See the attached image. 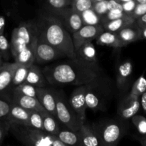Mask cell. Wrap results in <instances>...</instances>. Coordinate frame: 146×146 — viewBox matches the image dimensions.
<instances>
[{
    "instance_id": "1",
    "label": "cell",
    "mask_w": 146,
    "mask_h": 146,
    "mask_svg": "<svg viewBox=\"0 0 146 146\" xmlns=\"http://www.w3.org/2000/svg\"><path fill=\"white\" fill-rule=\"evenodd\" d=\"M48 84L51 85H86L100 73L98 65H93L78 58H67L45 66L42 70Z\"/></svg>"
},
{
    "instance_id": "2",
    "label": "cell",
    "mask_w": 146,
    "mask_h": 146,
    "mask_svg": "<svg viewBox=\"0 0 146 146\" xmlns=\"http://www.w3.org/2000/svg\"><path fill=\"white\" fill-rule=\"evenodd\" d=\"M38 28V36L55 47L63 56L76 58L72 37L58 17L54 16L44 17Z\"/></svg>"
},
{
    "instance_id": "3",
    "label": "cell",
    "mask_w": 146,
    "mask_h": 146,
    "mask_svg": "<svg viewBox=\"0 0 146 146\" xmlns=\"http://www.w3.org/2000/svg\"><path fill=\"white\" fill-rule=\"evenodd\" d=\"M10 132L19 142L27 146H66L56 135L31 125L12 123Z\"/></svg>"
},
{
    "instance_id": "4",
    "label": "cell",
    "mask_w": 146,
    "mask_h": 146,
    "mask_svg": "<svg viewBox=\"0 0 146 146\" xmlns=\"http://www.w3.org/2000/svg\"><path fill=\"white\" fill-rule=\"evenodd\" d=\"M111 84L106 78L101 76V72L94 80L86 84V102L87 108L93 111H102L106 106L111 96Z\"/></svg>"
},
{
    "instance_id": "5",
    "label": "cell",
    "mask_w": 146,
    "mask_h": 146,
    "mask_svg": "<svg viewBox=\"0 0 146 146\" xmlns=\"http://www.w3.org/2000/svg\"><path fill=\"white\" fill-rule=\"evenodd\" d=\"M38 28L35 21H24L14 29L11 33L10 50L13 57L26 47L38 40Z\"/></svg>"
},
{
    "instance_id": "6",
    "label": "cell",
    "mask_w": 146,
    "mask_h": 146,
    "mask_svg": "<svg viewBox=\"0 0 146 146\" xmlns=\"http://www.w3.org/2000/svg\"><path fill=\"white\" fill-rule=\"evenodd\" d=\"M55 95L56 100V118L58 121L68 129L78 131L84 122L78 118L63 91H55Z\"/></svg>"
},
{
    "instance_id": "7",
    "label": "cell",
    "mask_w": 146,
    "mask_h": 146,
    "mask_svg": "<svg viewBox=\"0 0 146 146\" xmlns=\"http://www.w3.org/2000/svg\"><path fill=\"white\" fill-rule=\"evenodd\" d=\"M102 145L112 146L118 143L125 132V126L118 121H107L102 126L96 128Z\"/></svg>"
},
{
    "instance_id": "8",
    "label": "cell",
    "mask_w": 146,
    "mask_h": 146,
    "mask_svg": "<svg viewBox=\"0 0 146 146\" xmlns=\"http://www.w3.org/2000/svg\"><path fill=\"white\" fill-rule=\"evenodd\" d=\"M104 31V28L101 24L86 25L84 24L78 31L73 33L72 40L74 48H77L82 44L87 42H91L96 39L98 36Z\"/></svg>"
},
{
    "instance_id": "9",
    "label": "cell",
    "mask_w": 146,
    "mask_h": 146,
    "mask_svg": "<svg viewBox=\"0 0 146 146\" xmlns=\"http://www.w3.org/2000/svg\"><path fill=\"white\" fill-rule=\"evenodd\" d=\"M63 57L64 56L55 47L48 44L38 36L36 47L35 62L38 64H44Z\"/></svg>"
},
{
    "instance_id": "10",
    "label": "cell",
    "mask_w": 146,
    "mask_h": 146,
    "mask_svg": "<svg viewBox=\"0 0 146 146\" xmlns=\"http://www.w3.org/2000/svg\"><path fill=\"white\" fill-rule=\"evenodd\" d=\"M86 85L79 86L72 92L70 96V104L76 113L78 118L84 122L86 119V111L88 108L86 102Z\"/></svg>"
},
{
    "instance_id": "11",
    "label": "cell",
    "mask_w": 146,
    "mask_h": 146,
    "mask_svg": "<svg viewBox=\"0 0 146 146\" xmlns=\"http://www.w3.org/2000/svg\"><path fill=\"white\" fill-rule=\"evenodd\" d=\"M141 108L140 97L128 95L120 102L118 108V113L123 120L131 119L136 115Z\"/></svg>"
},
{
    "instance_id": "12",
    "label": "cell",
    "mask_w": 146,
    "mask_h": 146,
    "mask_svg": "<svg viewBox=\"0 0 146 146\" xmlns=\"http://www.w3.org/2000/svg\"><path fill=\"white\" fill-rule=\"evenodd\" d=\"M58 14L63 19V20H61V19H60L61 20L66 29L68 30V32H71V34L78 31L80 28L84 26V23H83L80 13L73 9L72 7L71 8L66 7L58 11Z\"/></svg>"
},
{
    "instance_id": "13",
    "label": "cell",
    "mask_w": 146,
    "mask_h": 146,
    "mask_svg": "<svg viewBox=\"0 0 146 146\" xmlns=\"http://www.w3.org/2000/svg\"><path fill=\"white\" fill-rule=\"evenodd\" d=\"M36 98L47 112L56 117L55 90L46 88L45 87H37Z\"/></svg>"
},
{
    "instance_id": "14",
    "label": "cell",
    "mask_w": 146,
    "mask_h": 146,
    "mask_svg": "<svg viewBox=\"0 0 146 146\" xmlns=\"http://www.w3.org/2000/svg\"><path fill=\"white\" fill-rule=\"evenodd\" d=\"M133 73V64L131 61L121 63L118 67L116 73V86L120 91H125Z\"/></svg>"
},
{
    "instance_id": "15",
    "label": "cell",
    "mask_w": 146,
    "mask_h": 146,
    "mask_svg": "<svg viewBox=\"0 0 146 146\" xmlns=\"http://www.w3.org/2000/svg\"><path fill=\"white\" fill-rule=\"evenodd\" d=\"M11 98L13 103L29 111L34 110V111H40V112L46 111L36 97L28 96L17 94L11 91Z\"/></svg>"
},
{
    "instance_id": "16",
    "label": "cell",
    "mask_w": 146,
    "mask_h": 146,
    "mask_svg": "<svg viewBox=\"0 0 146 146\" xmlns=\"http://www.w3.org/2000/svg\"><path fill=\"white\" fill-rule=\"evenodd\" d=\"M17 66L16 62H4L0 68V95L8 93L7 91L11 87V80Z\"/></svg>"
},
{
    "instance_id": "17",
    "label": "cell",
    "mask_w": 146,
    "mask_h": 146,
    "mask_svg": "<svg viewBox=\"0 0 146 146\" xmlns=\"http://www.w3.org/2000/svg\"><path fill=\"white\" fill-rule=\"evenodd\" d=\"M81 146H98L101 145L95 127L83 123L78 130Z\"/></svg>"
},
{
    "instance_id": "18",
    "label": "cell",
    "mask_w": 146,
    "mask_h": 146,
    "mask_svg": "<svg viewBox=\"0 0 146 146\" xmlns=\"http://www.w3.org/2000/svg\"><path fill=\"white\" fill-rule=\"evenodd\" d=\"M7 118L11 124L30 125L29 111L13 102L11 103L9 112L7 115Z\"/></svg>"
},
{
    "instance_id": "19",
    "label": "cell",
    "mask_w": 146,
    "mask_h": 146,
    "mask_svg": "<svg viewBox=\"0 0 146 146\" xmlns=\"http://www.w3.org/2000/svg\"><path fill=\"white\" fill-rule=\"evenodd\" d=\"M76 58L93 65H98L97 53L92 42L82 44L78 48H75Z\"/></svg>"
},
{
    "instance_id": "20",
    "label": "cell",
    "mask_w": 146,
    "mask_h": 146,
    "mask_svg": "<svg viewBox=\"0 0 146 146\" xmlns=\"http://www.w3.org/2000/svg\"><path fill=\"white\" fill-rule=\"evenodd\" d=\"M117 33H118L121 41L125 44V46L141 39V29L135 21L133 24L124 27L123 29L118 31Z\"/></svg>"
},
{
    "instance_id": "21",
    "label": "cell",
    "mask_w": 146,
    "mask_h": 146,
    "mask_svg": "<svg viewBox=\"0 0 146 146\" xmlns=\"http://www.w3.org/2000/svg\"><path fill=\"white\" fill-rule=\"evenodd\" d=\"M36 43L37 41L20 51L16 56L14 57V62L18 64L25 66L28 68L33 65L35 63L36 60Z\"/></svg>"
},
{
    "instance_id": "22",
    "label": "cell",
    "mask_w": 146,
    "mask_h": 146,
    "mask_svg": "<svg viewBox=\"0 0 146 146\" xmlns=\"http://www.w3.org/2000/svg\"><path fill=\"white\" fill-rule=\"evenodd\" d=\"M96 43L98 45L108 46L113 48H121L125 46L120 38L118 33L106 30L98 36Z\"/></svg>"
},
{
    "instance_id": "23",
    "label": "cell",
    "mask_w": 146,
    "mask_h": 146,
    "mask_svg": "<svg viewBox=\"0 0 146 146\" xmlns=\"http://www.w3.org/2000/svg\"><path fill=\"white\" fill-rule=\"evenodd\" d=\"M25 83L36 87H46L48 84L42 70L36 65H31L29 68Z\"/></svg>"
},
{
    "instance_id": "24",
    "label": "cell",
    "mask_w": 146,
    "mask_h": 146,
    "mask_svg": "<svg viewBox=\"0 0 146 146\" xmlns=\"http://www.w3.org/2000/svg\"><path fill=\"white\" fill-rule=\"evenodd\" d=\"M135 21V19L133 18L131 16L127 15L125 17H121V18L103 23L102 26L104 27V30H106V31L118 32V31L123 29L124 27L133 24Z\"/></svg>"
},
{
    "instance_id": "25",
    "label": "cell",
    "mask_w": 146,
    "mask_h": 146,
    "mask_svg": "<svg viewBox=\"0 0 146 146\" xmlns=\"http://www.w3.org/2000/svg\"><path fill=\"white\" fill-rule=\"evenodd\" d=\"M41 113L42 116L43 126H44V131L51 135L56 136L61 130L59 124H58V118L47 112L46 111H41Z\"/></svg>"
},
{
    "instance_id": "26",
    "label": "cell",
    "mask_w": 146,
    "mask_h": 146,
    "mask_svg": "<svg viewBox=\"0 0 146 146\" xmlns=\"http://www.w3.org/2000/svg\"><path fill=\"white\" fill-rule=\"evenodd\" d=\"M57 138L66 145H79L81 146L79 133L67 128V130H60L56 135Z\"/></svg>"
},
{
    "instance_id": "27",
    "label": "cell",
    "mask_w": 146,
    "mask_h": 146,
    "mask_svg": "<svg viewBox=\"0 0 146 146\" xmlns=\"http://www.w3.org/2000/svg\"><path fill=\"white\" fill-rule=\"evenodd\" d=\"M28 71V67L17 64V66L14 71L12 80H11V86H13V88H14V87L20 85V84L25 83Z\"/></svg>"
},
{
    "instance_id": "28",
    "label": "cell",
    "mask_w": 146,
    "mask_h": 146,
    "mask_svg": "<svg viewBox=\"0 0 146 146\" xmlns=\"http://www.w3.org/2000/svg\"><path fill=\"white\" fill-rule=\"evenodd\" d=\"M81 17L82 18L83 23L86 25H95L99 24L101 21V17L98 14L95 12L92 8L89 9L85 10L80 13Z\"/></svg>"
},
{
    "instance_id": "29",
    "label": "cell",
    "mask_w": 146,
    "mask_h": 146,
    "mask_svg": "<svg viewBox=\"0 0 146 146\" xmlns=\"http://www.w3.org/2000/svg\"><path fill=\"white\" fill-rule=\"evenodd\" d=\"M146 91V78L144 74H142L133 85L131 91L128 95L131 96L140 97Z\"/></svg>"
},
{
    "instance_id": "30",
    "label": "cell",
    "mask_w": 146,
    "mask_h": 146,
    "mask_svg": "<svg viewBox=\"0 0 146 146\" xmlns=\"http://www.w3.org/2000/svg\"><path fill=\"white\" fill-rule=\"evenodd\" d=\"M36 88L37 87L31 85V84L24 83L17 86L14 87L12 89V92L36 98Z\"/></svg>"
},
{
    "instance_id": "31",
    "label": "cell",
    "mask_w": 146,
    "mask_h": 146,
    "mask_svg": "<svg viewBox=\"0 0 146 146\" xmlns=\"http://www.w3.org/2000/svg\"><path fill=\"white\" fill-rule=\"evenodd\" d=\"M11 95L8 93L0 95V118H5L9 112L11 105Z\"/></svg>"
},
{
    "instance_id": "32",
    "label": "cell",
    "mask_w": 146,
    "mask_h": 146,
    "mask_svg": "<svg viewBox=\"0 0 146 146\" xmlns=\"http://www.w3.org/2000/svg\"><path fill=\"white\" fill-rule=\"evenodd\" d=\"M29 121L31 126L44 130L43 119L40 111H34V110L29 111Z\"/></svg>"
},
{
    "instance_id": "33",
    "label": "cell",
    "mask_w": 146,
    "mask_h": 146,
    "mask_svg": "<svg viewBox=\"0 0 146 146\" xmlns=\"http://www.w3.org/2000/svg\"><path fill=\"white\" fill-rule=\"evenodd\" d=\"M93 0H72V9L78 13L91 9L93 7Z\"/></svg>"
},
{
    "instance_id": "34",
    "label": "cell",
    "mask_w": 146,
    "mask_h": 146,
    "mask_svg": "<svg viewBox=\"0 0 146 146\" xmlns=\"http://www.w3.org/2000/svg\"><path fill=\"white\" fill-rule=\"evenodd\" d=\"M10 44L4 34L0 35V54L3 60L8 61L10 58Z\"/></svg>"
},
{
    "instance_id": "35",
    "label": "cell",
    "mask_w": 146,
    "mask_h": 146,
    "mask_svg": "<svg viewBox=\"0 0 146 146\" xmlns=\"http://www.w3.org/2000/svg\"><path fill=\"white\" fill-rule=\"evenodd\" d=\"M134 126L141 135H146V118L143 115H135L131 118Z\"/></svg>"
},
{
    "instance_id": "36",
    "label": "cell",
    "mask_w": 146,
    "mask_h": 146,
    "mask_svg": "<svg viewBox=\"0 0 146 146\" xmlns=\"http://www.w3.org/2000/svg\"><path fill=\"white\" fill-rule=\"evenodd\" d=\"M11 123L7 117L5 118H0V145L2 143L4 138L10 131Z\"/></svg>"
},
{
    "instance_id": "37",
    "label": "cell",
    "mask_w": 146,
    "mask_h": 146,
    "mask_svg": "<svg viewBox=\"0 0 146 146\" xmlns=\"http://www.w3.org/2000/svg\"><path fill=\"white\" fill-rule=\"evenodd\" d=\"M51 9L56 11H59L64 9L68 7L72 3V0H47Z\"/></svg>"
},
{
    "instance_id": "38",
    "label": "cell",
    "mask_w": 146,
    "mask_h": 146,
    "mask_svg": "<svg viewBox=\"0 0 146 146\" xmlns=\"http://www.w3.org/2000/svg\"><path fill=\"white\" fill-rule=\"evenodd\" d=\"M93 9L98 14L100 17L104 15L108 11V0H103L99 1H94L92 7Z\"/></svg>"
},
{
    "instance_id": "39",
    "label": "cell",
    "mask_w": 146,
    "mask_h": 146,
    "mask_svg": "<svg viewBox=\"0 0 146 146\" xmlns=\"http://www.w3.org/2000/svg\"><path fill=\"white\" fill-rule=\"evenodd\" d=\"M146 13V3H137L135 9L131 13V16L135 19H137L138 17L142 16Z\"/></svg>"
},
{
    "instance_id": "40",
    "label": "cell",
    "mask_w": 146,
    "mask_h": 146,
    "mask_svg": "<svg viewBox=\"0 0 146 146\" xmlns=\"http://www.w3.org/2000/svg\"><path fill=\"white\" fill-rule=\"evenodd\" d=\"M121 4H122L123 11L125 14L131 16V13L133 11V10L135 9V7H136L137 2L135 0H131V1L122 3Z\"/></svg>"
},
{
    "instance_id": "41",
    "label": "cell",
    "mask_w": 146,
    "mask_h": 146,
    "mask_svg": "<svg viewBox=\"0 0 146 146\" xmlns=\"http://www.w3.org/2000/svg\"><path fill=\"white\" fill-rule=\"evenodd\" d=\"M108 11L111 10H121L123 11V7L121 3H119L116 0H108Z\"/></svg>"
},
{
    "instance_id": "42",
    "label": "cell",
    "mask_w": 146,
    "mask_h": 146,
    "mask_svg": "<svg viewBox=\"0 0 146 146\" xmlns=\"http://www.w3.org/2000/svg\"><path fill=\"white\" fill-rule=\"evenodd\" d=\"M140 101H141V106L146 113V91L140 96Z\"/></svg>"
},
{
    "instance_id": "43",
    "label": "cell",
    "mask_w": 146,
    "mask_h": 146,
    "mask_svg": "<svg viewBox=\"0 0 146 146\" xmlns=\"http://www.w3.org/2000/svg\"><path fill=\"white\" fill-rule=\"evenodd\" d=\"M135 22L138 26H146V13L135 19Z\"/></svg>"
},
{
    "instance_id": "44",
    "label": "cell",
    "mask_w": 146,
    "mask_h": 146,
    "mask_svg": "<svg viewBox=\"0 0 146 146\" xmlns=\"http://www.w3.org/2000/svg\"><path fill=\"white\" fill-rule=\"evenodd\" d=\"M6 21L5 18L2 16H0V35L4 34V29H5Z\"/></svg>"
},
{
    "instance_id": "45",
    "label": "cell",
    "mask_w": 146,
    "mask_h": 146,
    "mask_svg": "<svg viewBox=\"0 0 146 146\" xmlns=\"http://www.w3.org/2000/svg\"><path fill=\"white\" fill-rule=\"evenodd\" d=\"M141 29V39H146V26H138Z\"/></svg>"
},
{
    "instance_id": "46",
    "label": "cell",
    "mask_w": 146,
    "mask_h": 146,
    "mask_svg": "<svg viewBox=\"0 0 146 146\" xmlns=\"http://www.w3.org/2000/svg\"><path fill=\"white\" fill-rule=\"evenodd\" d=\"M138 141L143 146H146V135H142L141 137L138 138Z\"/></svg>"
},
{
    "instance_id": "47",
    "label": "cell",
    "mask_w": 146,
    "mask_h": 146,
    "mask_svg": "<svg viewBox=\"0 0 146 146\" xmlns=\"http://www.w3.org/2000/svg\"><path fill=\"white\" fill-rule=\"evenodd\" d=\"M3 64H4V61H3L2 57H1V54H0V68H1V66L3 65Z\"/></svg>"
},
{
    "instance_id": "48",
    "label": "cell",
    "mask_w": 146,
    "mask_h": 146,
    "mask_svg": "<svg viewBox=\"0 0 146 146\" xmlns=\"http://www.w3.org/2000/svg\"><path fill=\"white\" fill-rule=\"evenodd\" d=\"M136 1L137 3H140V4H141V3H146V0H135Z\"/></svg>"
},
{
    "instance_id": "49",
    "label": "cell",
    "mask_w": 146,
    "mask_h": 146,
    "mask_svg": "<svg viewBox=\"0 0 146 146\" xmlns=\"http://www.w3.org/2000/svg\"><path fill=\"white\" fill-rule=\"evenodd\" d=\"M117 1H118L119 3H124V2H126V1H131V0H116Z\"/></svg>"
},
{
    "instance_id": "50",
    "label": "cell",
    "mask_w": 146,
    "mask_h": 146,
    "mask_svg": "<svg viewBox=\"0 0 146 146\" xmlns=\"http://www.w3.org/2000/svg\"><path fill=\"white\" fill-rule=\"evenodd\" d=\"M103 1V0H93V1Z\"/></svg>"
}]
</instances>
